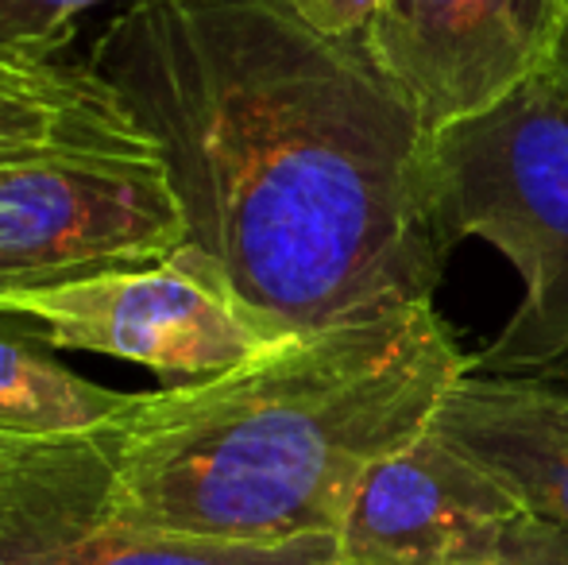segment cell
<instances>
[{"label":"cell","mask_w":568,"mask_h":565,"mask_svg":"<svg viewBox=\"0 0 568 565\" xmlns=\"http://www.w3.org/2000/svg\"><path fill=\"white\" fill-rule=\"evenodd\" d=\"M36 151H159L120 93L85 67L0 62V159Z\"/></svg>","instance_id":"obj_10"},{"label":"cell","mask_w":568,"mask_h":565,"mask_svg":"<svg viewBox=\"0 0 568 565\" xmlns=\"http://www.w3.org/2000/svg\"><path fill=\"white\" fill-rule=\"evenodd\" d=\"M565 23L568 0H383L359 39L442 132L546 74Z\"/></svg>","instance_id":"obj_8"},{"label":"cell","mask_w":568,"mask_h":565,"mask_svg":"<svg viewBox=\"0 0 568 565\" xmlns=\"http://www.w3.org/2000/svg\"><path fill=\"white\" fill-rule=\"evenodd\" d=\"M337 551L341 565L568 562V531L429 426L364 476Z\"/></svg>","instance_id":"obj_7"},{"label":"cell","mask_w":568,"mask_h":565,"mask_svg":"<svg viewBox=\"0 0 568 565\" xmlns=\"http://www.w3.org/2000/svg\"><path fill=\"white\" fill-rule=\"evenodd\" d=\"M0 317L31 322L51 349L132 361L163 387L229 376L294 341L263 330L190 249L151 268L0 294Z\"/></svg>","instance_id":"obj_5"},{"label":"cell","mask_w":568,"mask_h":565,"mask_svg":"<svg viewBox=\"0 0 568 565\" xmlns=\"http://www.w3.org/2000/svg\"><path fill=\"white\" fill-rule=\"evenodd\" d=\"M186 241L159 151L0 159V294L151 268Z\"/></svg>","instance_id":"obj_4"},{"label":"cell","mask_w":568,"mask_h":565,"mask_svg":"<svg viewBox=\"0 0 568 565\" xmlns=\"http://www.w3.org/2000/svg\"><path fill=\"white\" fill-rule=\"evenodd\" d=\"M16 442V437H0V450H4V445H12Z\"/></svg>","instance_id":"obj_16"},{"label":"cell","mask_w":568,"mask_h":565,"mask_svg":"<svg viewBox=\"0 0 568 565\" xmlns=\"http://www.w3.org/2000/svg\"><path fill=\"white\" fill-rule=\"evenodd\" d=\"M487 565H568V562H487Z\"/></svg>","instance_id":"obj_15"},{"label":"cell","mask_w":568,"mask_h":565,"mask_svg":"<svg viewBox=\"0 0 568 565\" xmlns=\"http://www.w3.org/2000/svg\"><path fill=\"white\" fill-rule=\"evenodd\" d=\"M90 67L155 140L186 241L275 337L434 306L429 137L364 39L283 0H135Z\"/></svg>","instance_id":"obj_1"},{"label":"cell","mask_w":568,"mask_h":565,"mask_svg":"<svg viewBox=\"0 0 568 565\" xmlns=\"http://www.w3.org/2000/svg\"><path fill=\"white\" fill-rule=\"evenodd\" d=\"M283 4L325 36L359 39L383 0H283Z\"/></svg>","instance_id":"obj_13"},{"label":"cell","mask_w":568,"mask_h":565,"mask_svg":"<svg viewBox=\"0 0 568 565\" xmlns=\"http://www.w3.org/2000/svg\"><path fill=\"white\" fill-rule=\"evenodd\" d=\"M98 4L109 0H0V62H54V54L74 39L78 16Z\"/></svg>","instance_id":"obj_12"},{"label":"cell","mask_w":568,"mask_h":565,"mask_svg":"<svg viewBox=\"0 0 568 565\" xmlns=\"http://www.w3.org/2000/svg\"><path fill=\"white\" fill-rule=\"evenodd\" d=\"M442 244L484 241L523 283L471 372H546L568 356V90L534 78L507 101L429 137Z\"/></svg>","instance_id":"obj_3"},{"label":"cell","mask_w":568,"mask_h":565,"mask_svg":"<svg viewBox=\"0 0 568 565\" xmlns=\"http://www.w3.org/2000/svg\"><path fill=\"white\" fill-rule=\"evenodd\" d=\"M132 403L135 395L93 384L31 341L0 333V437L36 442L93 434L113 426Z\"/></svg>","instance_id":"obj_11"},{"label":"cell","mask_w":568,"mask_h":565,"mask_svg":"<svg viewBox=\"0 0 568 565\" xmlns=\"http://www.w3.org/2000/svg\"><path fill=\"white\" fill-rule=\"evenodd\" d=\"M0 565H341L337 535L217 543L132 523L113 496L109 426L0 450Z\"/></svg>","instance_id":"obj_6"},{"label":"cell","mask_w":568,"mask_h":565,"mask_svg":"<svg viewBox=\"0 0 568 565\" xmlns=\"http://www.w3.org/2000/svg\"><path fill=\"white\" fill-rule=\"evenodd\" d=\"M468 364L437 306H406L143 392L109 426L116 507L217 543L337 535L364 476L434 426Z\"/></svg>","instance_id":"obj_2"},{"label":"cell","mask_w":568,"mask_h":565,"mask_svg":"<svg viewBox=\"0 0 568 565\" xmlns=\"http://www.w3.org/2000/svg\"><path fill=\"white\" fill-rule=\"evenodd\" d=\"M546 78H554L561 90H568V23H565V36H561V47L554 54V67L546 70Z\"/></svg>","instance_id":"obj_14"},{"label":"cell","mask_w":568,"mask_h":565,"mask_svg":"<svg viewBox=\"0 0 568 565\" xmlns=\"http://www.w3.org/2000/svg\"><path fill=\"white\" fill-rule=\"evenodd\" d=\"M434 430L568 531V372H464Z\"/></svg>","instance_id":"obj_9"}]
</instances>
